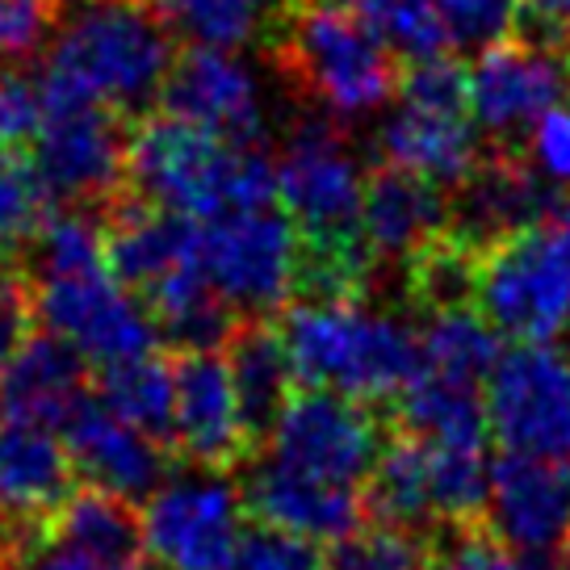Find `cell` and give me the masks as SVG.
<instances>
[{"label": "cell", "mask_w": 570, "mask_h": 570, "mask_svg": "<svg viewBox=\"0 0 570 570\" xmlns=\"http://www.w3.org/2000/svg\"><path fill=\"white\" fill-rule=\"evenodd\" d=\"M403 97L411 109L445 114V118H474L470 114V68L453 55L424 59L403 71Z\"/></svg>", "instance_id": "obj_36"}, {"label": "cell", "mask_w": 570, "mask_h": 570, "mask_svg": "<svg viewBox=\"0 0 570 570\" xmlns=\"http://www.w3.org/2000/svg\"><path fill=\"white\" fill-rule=\"evenodd\" d=\"M487 424L503 453L570 458V361L546 344H524L487 382Z\"/></svg>", "instance_id": "obj_10"}, {"label": "cell", "mask_w": 570, "mask_h": 570, "mask_svg": "<svg viewBox=\"0 0 570 570\" xmlns=\"http://www.w3.org/2000/svg\"><path fill=\"white\" fill-rule=\"evenodd\" d=\"M436 558L432 537H420L415 529H394V524H361L353 537L332 546L327 562L332 570H428Z\"/></svg>", "instance_id": "obj_33"}, {"label": "cell", "mask_w": 570, "mask_h": 570, "mask_svg": "<svg viewBox=\"0 0 570 570\" xmlns=\"http://www.w3.org/2000/svg\"><path fill=\"white\" fill-rule=\"evenodd\" d=\"M0 160H4V151H0Z\"/></svg>", "instance_id": "obj_48"}, {"label": "cell", "mask_w": 570, "mask_h": 570, "mask_svg": "<svg viewBox=\"0 0 570 570\" xmlns=\"http://www.w3.org/2000/svg\"><path fill=\"white\" fill-rule=\"evenodd\" d=\"M428 479H432V517L449 529L479 524L491 499V470L482 462V445H428Z\"/></svg>", "instance_id": "obj_32"}, {"label": "cell", "mask_w": 570, "mask_h": 570, "mask_svg": "<svg viewBox=\"0 0 570 570\" xmlns=\"http://www.w3.org/2000/svg\"><path fill=\"white\" fill-rule=\"evenodd\" d=\"M106 265V223L89 214H55L38 235V273L35 277H76L97 273Z\"/></svg>", "instance_id": "obj_34"}, {"label": "cell", "mask_w": 570, "mask_h": 570, "mask_svg": "<svg viewBox=\"0 0 570 570\" xmlns=\"http://www.w3.org/2000/svg\"><path fill=\"white\" fill-rule=\"evenodd\" d=\"M239 512L244 499L214 474L168 482L142 512L147 553L164 570H235L244 546Z\"/></svg>", "instance_id": "obj_11"}, {"label": "cell", "mask_w": 570, "mask_h": 570, "mask_svg": "<svg viewBox=\"0 0 570 570\" xmlns=\"http://www.w3.org/2000/svg\"><path fill=\"white\" fill-rule=\"evenodd\" d=\"M520 0H441L449 47L458 51H491L517 30Z\"/></svg>", "instance_id": "obj_37"}, {"label": "cell", "mask_w": 570, "mask_h": 570, "mask_svg": "<svg viewBox=\"0 0 570 570\" xmlns=\"http://www.w3.org/2000/svg\"><path fill=\"white\" fill-rule=\"evenodd\" d=\"M59 26V0H0V59L35 55Z\"/></svg>", "instance_id": "obj_41"}, {"label": "cell", "mask_w": 570, "mask_h": 570, "mask_svg": "<svg viewBox=\"0 0 570 570\" xmlns=\"http://www.w3.org/2000/svg\"><path fill=\"white\" fill-rule=\"evenodd\" d=\"M282 4L285 0H151V9L173 35L210 51H232L252 42L261 26H273Z\"/></svg>", "instance_id": "obj_30"}, {"label": "cell", "mask_w": 570, "mask_h": 570, "mask_svg": "<svg viewBox=\"0 0 570 570\" xmlns=\"http://www.w3.org/2000/svg\"><path fill=\"white\" fill-rule=\"evenodd\" d=\"M177 361V453L206 474H227L256 458L223 353H173Z\"/></svg>", "instance_id": "obj_13"}, {"label": "cell", "mask_w": 570, "mask_h": 570, "mask_svg": "<svg viewBox=\"0 0 570 570\" xmlns=\"http://www.w3.org/2000/svg\"><path fill=\"white\" fill-rule=\"evenodd\" d=\"M239 147L173 114H142L126 135V194L180 218L232 214Z\"/></svg>", "instance_id": "obj_5"}, {"label": "cell", "mask_w": 570, "mask_h": 570, "mask_svg": "<svg viewBox=\"0 0 570 570\" xmlns=\"http://www.w3.org/2000/svg\"><path fill=\"white\" fill-rule=\"evenodd\" d=\"M197 265L206 268L214 289L244 311L248 320H265L298 285V232L285 210L218 214L202 227Z\"/></svg>", "instance_id": "obj_7"}, {"label": "cell", "mask_w": 570, "mask_h": 570, "mask_svg": "<svg viewBox=\"0 0 570 570\" xmlns=\"http://www.w3.org/2000/svg\"><path fill=\"white\" fill-rule=\"evenodd\" d=\"M13 546H18V537H0V570H4V562H9Z\"/></svg>", "instance_id": "obj_46"}, {"label": "cell", "mask_w": 570, "mask_h": 570, "mask_svg": "<svg viewBox=\"0 0 570 570\" xmlns=\"http://www.w3.org/2000/svg\"><path fill=\"white\" fill-rule=\"evenodd\" d=\"M268 51L294 89L340 118L377 109L403 89V68L353 9L285 0L268 26Z\"/></svg>", "instance_id": "obj_3"}, {"label": "cell", "mask_w": 570, "mask_h": 570, "mask_svg": "<svg viewBox=\"0 0 570 570\" xmlns=\"http://www.w3.org/2000/svg\"><path fill=\"white\" fill-rule=\"evenodd\" d=\"M101 403L156 445L177 449V361L147 353L101 370Z\"/></svg>", "instance_id": "obj_27"}, {"label": "cell", "mask_w": 570, "mask_h": 570, "mask_svg": "<svg viewBox=\"0 0 570 570\" xmlns=\"http://www.w3.org/2000/svg\"><path fill=\"white\" fill-rule=\"evenodd\" d=\"M449 206L436 185L399 173L391 164H377L365 177V206H361V232L374 252V261L394 256L407 265L420 248L449 232Z\"/></svg>", "instance_id": "obj_21"}, {"label": "cell", "mask_w": 570, "mask_h": 570, "mask_svg": "<svg viewBox=\"0 0 570 570\" xmlns=\"http://www.w3.org/2000/svg\"><path fill=\"white\" fill-rule=\"evenodd\" d=\"M35 282L38 323L51 336L68 340L92 365H122L156 353L160 327L142 311V303L126 298L109 268L76 273V277H30Z\"/></svg>", "instance_id": "obj_9"}, {"label": "cell", "mask_w": 570, "mask_h": 570, "mask_svg": "<svg viewBox=\"0 0 570 570\" xmlns=\"http://www.w3.org/2000/svg\"><path fill=\"white\" fill-rule=\"evenodd\" d=\"M570 71L562 55L537 51L520 38L495 42L470 68V114L495 135H517L520 126L541 122L567 92Z\"/></svg>", "instance_id": "obj_16"}, {"label": "cell", "mask_w": 570, "mask_h": 570, "mask_svg": "<svg viewBox=\"0 0 570 570\" xmlns=\"http://www.w3.org/2000/svg\"><path fill=\"white\" fill-rule=\"evenodd\" d=\"M4 570H147L142 562H130V567H114V562H101V558H89L80 550H68L51 537L30 533L18 537V546L9 553Z\"/></svg>", "instance_id": "obj_43"}, {"label": "cell", "mask_w": 570, "mask_h": 570, "mask_svg": "<svg viewBox=\"0 0 570 570\" xmlns=\"http://www.w3.org/2000/svg\"><path fill=\"white\" fill-rule=\"evenodd\" d=\"M244 512L256 524L306 537V541H332V546L353 537L370 517L365 495H356V487L320 482L282 462L252 474L248 491H244Z\"/></svg>", "instance_id": "obj_20"}, {"label": "cell", "mask_w": 570, "mask_h": 570, "mask_svg": "<svg viewBox=\"0 0 570 570\" xmlns=\"http://www.w3.org/2000/svg\"><path fill=\"white\" fill-rule=\"evenodd\" d=\"M164 114L202 126L214 139L232 147H256L261 142V106L248 68L227 51L189 47L177 55V63L164 80Z\"/></svg>", "instance_id": "obj_15"}, {"label": "cell", "mask_w": 570, "mask_h": 570, "mask_svg": "<svg viewBox=\"0 0 570 570\" xmlns=\"http://www.w3.org/2000/svg\"><path fill=\"white\" fill-rule=\"evenodd\" d=\"M386 441L391 428L382 411L332 391H298L273 432L277 462L336 487L370 479Z\"/></svg>", "instance_id": "obj_8"}, {"label": "cell", "mask_w": 570, "mask_h": 570, "mask_svg": "<svg viewBox=\"0 0 570 570\" xmlns=\"http://www.w3.org/2000/svg\"><path fill=\"white\" fill-rule=\"evenodd\" d=\"M386 428L415 436L424 445H482L487 441V403L479 386H462L436 374H420L407 391L382 407Z\"/></svg>", "instance_id": "obj_25"}, {"label": "cell", "mask_w": 570, "mask_h": 570, "mask_svg": "<svg viewBox=\"0 0 570 570\" xmlns=\"http://www.w3.org/2000/svg\"><path fill=\"white\" fill-rule=\"evenodd\" d=\"M63 445H68L76 470L122 499H142L160 491V479L173 470V449L156 445L139 428L118 420L101 399H85L63 424Z\"/></svg>", "instance_id": "obj_18"}, {"label": "cell", "mask_w": 570, "mask_h": 570, "mask_svg": "<svg viewBox=\"0 0 570 570\" xmlns=\"http://www.w3.org/2000/svg\"><path fill=\"white\" fill-rule=\"evenodd\" d=\"M277 327L303 391H332L382 411L424 374L420 340L365 306L298 303Z\"/></svg>", "instance_id": "obj_2"}, {"label": "cell", "mask_w": 570, "mask_h": 570, "mask_svg": "<svg viewBox=\"0 0 570 570\" xmlns=\"http://www.w3.org/2000/svg\"><path fill=\"white\" fill-rule=\"evenodd\" d=\"M436 558L449 570H529V558H520L491 520L458 524L445 546H436Z\"/></svg>", "instance_id": "obj_40"}, {"label": "cell", "mask_w": 570, "mask_h": 570, "mask_svg": "<svg viewBox=\"0 0 570 570\" xmlns=\"http://www.w3.org/2000/svg\"><path fill=\"white\" fill-rule=\"evenodd\" d=\"M235 570H332V562L306 537L282 533V529H268V524H252L244 533Z\"/></svg>", "instance_id": "obj_39"}, {"label": "cell", "mask_w": 570, "mask_h": 570, "mask_svg": "<svg viewBox=\"0 0 570 570\" xmlns=\"http://www.w3.org/2000/svg\"><path fill=\"white\" fill-rule=\"evenodd\" d=\"M356 18L370 26V35L399 59L424 63L441 59L449 47V30L441 18V0H348Z\"/></svg>", "instance_id": "obj_31"}, {"label": "cell", "mask_w": 570, "mask_h": 570, "mask_svg": "<svg viewBox=\"0 0 570 570\" xmlns=\"http://www.w3.org/2000/svg\"><path fill=\"white\" fill-rule=\"evenodd\" d=\"M533 164L541 177L570 185V106H553L533 130Z\"/></svg>", "instance_id": "obj_44"}, {"label": "cell", "mask_w": 570, "mask_h": 570, "mask_svg": "<svg viewBox=\"0 0 570 570\" xmlns=\"http://www.w3.org/2000/svg\"><path fill=\"white\" fill-rule=\"evenodd\" d=\"M424 365L428 374L462 382V386H482L491 382L499 356L495 327L482 320L479 311H445L424 320Z\"/></svg>", "instance_id": "obj_29"}, {"label": "cell", "mask_w": 570, "mask_h": 570, "mask_svg": "<svg viewBox=\"0 0 570 570\" xmlns=\"http://www.w3.org/2000/svg\"><path fill=\"white\" fill-rule=\"evenodd\" d=\"M42 537H51L68 550L89 553V558H101V562H114V567L142 562V550H147L139 508L114 491H101V487H80L55 512Z\"/></svg>", "instance_id": "obj_26"}, {"label": "cell", "mask_w": 570, "mask_h": 570, "mask_svg": "<svg viewBox=\"0 0 570 570\" xmlns=\"http://www.w3.org/2000/svg\"><path fill=\"white\" fill-rule=\"evenodd\" d=\"M474 311L520 344H546L570 327V265L550 227H529L479 252Z\"/></svg>", "instance_id": "obj_6"}, {"label": "cell", "mask_w": 570, "mask_h": 570, "mask_svg": "<svg viewBox=\"0 0 570 570\" xmlns=\"http://www.w3.org/2000/svg\"><path fill=\"white\" fill-rule=\"evenodd\" d=\"M546 227H550L553 244H558V252H562V261L570 265V206H562V210L553 214Z\"/></svg>", "instance_id": "obj_45"}, {"label": "cell", "mask_w": 570, "mask_h": 570, "mask_svg": "<svg viewBox=\"0 0 570 570\" xmlns=\"http://www.w3.org/2000/svg\"><path fill=\"white\" fill-rule=\"evenodd\" d=\"M85 403V356L68 340L30 336L4 370H0V407L21 424H68V415Z\"/></svg>", "instance_id": "obj_22"}, {"label": "cell", "mask_w": 570, "mask_h": 570, "mask_svg": "<svg viewBox=\"0 0 570 570\" xmlns=\"http://www.w3.org/2000/svg\"><path fill=\"white\" fill-rule=\"evenodd\" d=\"M76 491V462L51 428H0V517L18 533H42Z\"/></svg>", "instance_id": "obj_19"}, {"label": "cell", "mask_w": 570, "mask_h": 570, "mask_svg": "<svg viewBox=\"0 0 570 570\" xmlns=\"http://www.w3.org/2000/svg\"><path fill=\"white\" fill-rule=\"evenodd\" d=\"M558 210L562 202L553 194L550 177L537 173L533 160H524L520 151H495V156H482L479 173L462 185L449 232L465 248L482 252L508 235L546 227Z\"/></svg>", "instance_id": "obj_14"}, {"label": "cell", "mask_w": 570, "mask_h": 570, "mask_svg": "<svg viewBox=\"0 0 570 570\" xmlns=\"http://www.w3.org/2000/svg\"><path fill=\"white\" fill-rule=\"evenodd\" d=\"M499 537L524 553L570 546V458H520L503 453L491 465Z\"/></svg>", "instance_id": "obj_17"}, {"label": "cell", "mask_w": 570, "mask_h": 570, "mask_svg": "<svg viewBox=\"0 0 570 570\" xmlns=\"http://www.w3.org/2000/svg\"><path fill=\"white\" fill-rule=\"evenodd\" d=\"M377 147H382V164L428 180L436 189L441 185L462 189L482 164L470 118H445V114H424L411 106L382 126Z\"/></svg>", "instance_id": "obj_24"}, {"label": "cell", "mask_w": 570, "mask_h": 570, "mask_svg": "<svg viewBox=\"0 0 570 570\" xmlns=\"http://www.w3.org/2000/svg\"><path fill=\"white\" fill-rule=\"evenodd\" d=\"M173 63V30L151 0H80L42 68L47 118L92 106L139 114L164 92Z\"/></svg>", "instance_id": "obj_1"}, {"label": "cell", "mask_w": 570, "mask_h": 570, "mask_svg": "<svg viewBox=\"0 0 570 570\" xmlns=\"http://www.w3.org/2000/svg\"><path fill=\"white\" fill-rule=\"evenodd\" d=\"M428 570H449V567L441 562V558H432V567H428Z\"/></svg>", "instance_id": "obj_47"}, {"label": "cell", "mask_w": 570, "mask_h": 570, "mask_svg": "<svg viewBox=\"0 0 570 570\" xmlns=\"http://www.w3.org/2000/svg\"><path fill=\"white\" fill-rule=\"evenodd\" d=\"M223 356H227V370H232L252 445L261 449L265 436L277 432L285 407L298 394V377H294V365H289V353H285L282 327L244 315L239 327L232 332V340L223 344Z\"/></svg>", "instance_id": "obj_23"}, {"label": "cell", "mask_w": 570, "mask_h": 570, "mask_svg": "<svg viewBox=\"0 0 570 570\" xmlns=\"http://www.w3.org/2000/svg\"><path fill=\"white\" fill-rule=\"evenodd\" d=\"M47 197L51 194L42 189L35 168L13 164L9 156L0 160V256H9L42 235V227L51 223Z\"/></svg>", "instance_id": "obj_35"}, {"label": "cell", "mask_w": 570, "mask_h": 570, "mask_svg": "<svg viewBox=\"0 0 570 570\" xmlns=\"http://www.w3.org/2000/svg\"><path fill=\"white\" fill-rule=\"evenodd\" d=\"M365 508L377 524L394 529H415L432 517V479H428V445L403 432H391V441L377 458L370 487H365Z\"/></svg>", "instance_id": "obj_28"}, {"label": "cell", "mask_w": 570, "mask_h": 570, "mask_svg": "<svg viewBox=\"0 0 570 570\" xmlns=\"http://www.w3.org/2000/svg\"><path fill=\"white\" fill-rule=\"evenodd\" d=\"M126 135L130 126L114 109H68L51 114L35 151V177L63 202H106L126 194Z\"/></svg>", "instance_id": "obj_12"}, {"label": "cell", "mask_w": 570, "mask_h": 570, "mask_svg": "<svg viewBox=\"0 0 570 570\" xmlns=\"http://www.w3.org/2000/svg\"><path fill=\"white\" fill-rule=\"evenodd\" d=\"M47 126L42 76H26L18 68H0V151L35 147Z\"/></svg>", "instance_id": "obj_38"}, {"label": "cell", "mask_w": 570, "mask_h": 570, "mask_svg": "<svg viewBox=\"0 0 570 570\" xmlns=\"http://www.w3.org/2000/svg\"><path fill=\"white\" fill-rule=\"evenodd\" d=\"M38 327L35 282L26 273L0 268V370L30 344Z\"/></svg>", "instance_id": "obj_42"}, {"label": "cell", "mask_w": 570, "mask_h": 570, "mask_svg": "<svg viewBox=\"0 0 570 570\" xmlns=\"http://www.w3.org/2000/svg\"><path fill=\"white\" fill-rule=\"evenodd\" d=\"M277 202L298 232L306 261L374 273V252L361 232L365 180L356 173L344 135L327 118H311L285 142L277 164Z\"/></svg>", "instance_id": "obj_4"}]
</instances>
